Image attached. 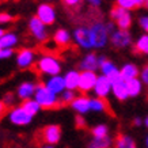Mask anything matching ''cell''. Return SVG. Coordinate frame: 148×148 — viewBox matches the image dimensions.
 Wrapping results in <instances>:
<instances>
[{"instance_id":"obj_1","label":"cell","mask_w":148,"mask_h":148,"mask_svg":"<svg viewBox=\"0 0 148 148\" xmlns=\"http://www.w3.org/2000/svg\"><path fill=\"white\" fill-rule=\"evenodd\" d=\"M36 68L41 75L48 77V76H54V75H61L63 64H61V60L57 56L46 53V54H41L40 57L37 58Z\"/></svg>"},{"instance_id":"obj_2","label":"cell","mask_w":148,"mask_h":148,"mask_svg":"<svg viewBox=\"0 0 148 148\" xmlns=\"http://www.w3.org/2000/svg\"><path fill=\"white\" fill-rule=\"evenodd\" d=\"M34 99H36L37 103L41 106V109H46V110L56 109V108H58V106H61L58 95L53 94L50 90H48L42 83L37 84L36 92H34Z\"/></svg>"},{"instance_id":"obj_3","label":"cell","mask_w":148,"mask_h":148,"mask_svg":"<svg viewBox=\"0 0 148 148\" xmlns=\"http://www.w3.org/2000/svg\"><path fill=\"white\" fill-rule=\"evenodd\" d=\"M88 29L91 33L94 49H103L109 44V38H110V34L106 29V22L95 21L88 25Z\"/></svg>"},{"instance_id":"obj_4","label":"cell","mask_w":148,"mask_h":148,"mask_svg":"<svg viewBox=\"0 0 148 148\" xmlns=\"http://www.w3.org/2000/svg\"><path fill=\"white\" fill-rule=\"evenodd\" d=\"M72 34V41L75 42V45L79 46L83 50H92V38H91V33L88 29V25H82L73 29Z\"/></svg>"},{"instance_id":"obj_5","label":"cell","mask_w":148,"mask_h":148,"mask_svg":"<svg viewBox=\"0 0 148 148\" xmlns=\"http://www.w3.org/2000/svg\"><path fill=\"white\" fill-rule=\"evenodd\" d=\"M5 116H7V120L10 124H12L14 126H19V128L30 125L33 121V117L21 105H16V106L8 109Z\"/></svg>"},{"instance_id":"obj_6","label":"cell","mask_w":148,"mask_h":148,"mask_svg":"<svg viewBox=\"0 0 148 148\" xmlns=\"http://www.w3.org/2000/svg\"><path fill=\"white\" fill-rule=\"evenodd\" d=\"M27 29H29L30 36H32L33 38H34V41H37V42L42 44V42H46V41L49 40V30H48V26L41 22L36 15L29 19V22H27Z\"/></svg>"},{"instance_id":"obj_7","label":"cell","mask_w":148,"mask_h":148,"mask_svg":"<svg viewBox=\"0 0 148 148\" xmlns=\"http://www.w3.org/2000/svg\"><path fill=\"white\" fill-rule=\"evenodd\" d=\"M109 15H110V21L116 23L117 29H121V30H129L132 23H133L132 12L128 10L121 8V7L112 8Z\"/></svg>"},{"instance_id":"obj_8","label":"cell","mask_w":148,"mask_h":148,"mask_svg":"<svg viewBox=\"0 0 148 148\" xmlns=\"http://www.w3.org/2000/svg\"><path fill=\"white\" fill-rule=\"evenodd\" d=\"M109 44L116 48V49H126L133 44V37L129 30H121V29H116L114 32L110 34L109 38Z\"/></svg>"},{"instance_id":"obj_9","label":"cell","mask_w":148,"mask_h":148,"mask_svg":"<svg viewBox=\"0 0 148 148\" xmlns=\"http://www.w3.org/2000/svg\"><path fill=\"white\" fill-rule=\"evenodd\" d=\"M37 58L38 57L36 50L30 48H22L15 53V64L19 69H30L36 65Z\"/></svg>"},{"instance_id":"obj_10","label":"cell","mask_w":148,"mask_h":148,"mask_svg":"<svg viewBox=\"0 0 148 148\" xmlns=\"http://www.w3.org/2000/svg\"><path fill=\"white\" fill-rule=\"evenodd\" d=\"M98 64H99V72L101 75L106 76L110 82L116 80L117 77H120V68L113 63L112 60H109L105 54H98Z\"/></svg>"},{"instance_id":"obj_11","label":"cell","mask_w":148,"mask_h":148,"mask_svg":"<svg viewBox=\"0 0 148 148\" xmlns=\"http://www.w3.org/2000/svg\"><path fill=\"white\" fill-rule=\"evenodd\" d=\"M61 128L57 124H49L41 130V140L48 145H56L61 141Z\"/></svg>"},{"instance_id":"obj_12","label":"cell","mask_w":148,"mask_h":148,"mask_svg":"<svg viewBox=\"0 0 148 148\" xmlns=\"http://www.w3.org/2000/svg\"><path fill=\"white\" fill-rule=\"evenodd\" d=\"M36 16L46 26H52L57 19V11L50 3H41L37 7Z\"/></svg>"},{"instance_id":"obj_13","label":"cell","mask_w":148,"mask_h":148,"mask_svg":"<svg viewBox=\"0 0 148 148\" xmlns=\"http://www.w3.org/2000/svg\"><path fill=\"white\" fill-rule=\"evenodd\" d=\"M37 84H38V83H36L34 80H23L22 83L16 87V91H15L16 98H18L21 102L34 98V92H36Z\"/></svg>"},{"instance_id":"obj_14","label":"cell","mask_w":148,"mask_h":148,"mask_svg":"<svg viewBox=\"0 0 148 148\" xmlns=\"http://www.w3.org/2000/svg\"><path fill=\"white\" fill-rule=\"evenodd\" d=\"M79 71L80 72H97L99 71L98 54L95 52H87L79 61Z\"/></svg>"},{"instance_id":"obj_15","label":"cell","mask_w":148,"mask_h":148,"mask_svg":"<svg viewBox=\"0 0 148 148\" xmlns=\"http://www.w3.org/2000/svg\"><path fill=\"white\" fill-rule=\"evenodd\" d=\"M92 92L95 94L97 98L106 99L109 95L112 94V82L109 80L106 76H103V75H98Z\"/></svg>"},{"instance_id":"obj_16","label":"cell","mask_w":148,"mask_h":148,"mask_svg":"<svg viewBox=\"0 0 148 148\" xmlns=\"http://www.w3.org/2000/svg\"><path fill=\"white\" fill-rule=\"evenodd\" d=\"M97 72H80V77H79V86L77 90L82 94H87L90 91L94 90L95 82H97Z\"/></svg>"},{"instance_id":"obj_17","label":"cell","mask_w":148,"mask_h":148,"mask_svg":"<svg viewBox=\"0 0 148 148\" xmlns=\"http://www.w3.org/2000/svg\"><path fill=\"white\" fill-rule=\"evenodd\" d=\"M90 102H91L90 97H87L86 94H82V95H76V98L72 101L69 106L77 116H86L87 113H90Z\"/></svg>"},{"instance_id":"obj_18","label":"cell","mask_w":148,"mask_h":148,"mask_svg":"<svg viewBox=\"0 0 148 148\" xmlns=\"http://www.w3.org/2000/svg\"><path fill=\"white\" fill-rule=\"evenodd\" d=\"M42 84L56 95H60L61 92H64V91L67 90V88H65V83H64L63 75H54V76L45 77V80H44Z\"/></svg>"},{"instance_id":"obj_19","label":"cell","mask_w":148,"mask_h":148,"mask_svg":"<svg viewBox=\"0 0 148 148\" xmlns=\"http://www.w3.org/2000/svg\"><path fill=\"white\" fill-rule=\"evenodd\" d=\"M112 94L114 95V98L121 101V102L129 98L128 90H126V82L121 76L117 77L116 80L112 82Z\"/></svg>"},{"instance_id":"obj_20","label":"cell","mask_w":148,"mask_h":148,"mask_svg":"<svg viewBox=\"0 0 148 148\" xmlns=\"http://www.w3.org/2000/svg\"><path fill=\"white\" fill-rule=\"evenodd\" d=\"M65 88L71 91H76L79 86V77H80V71L79 69H68L63 75Z\"/></svg>"},{"instance_id":"obj_21","label":"cell","mask_w":148,"mask_h":148,"mask_svg":"<svg viewBox=\"0 0 148 148\" xmlns=\"http://www.w3.org/2000/svg\"><path fill=\"white\" fill-rule=\"evenodd\" d=\"M53 42L60 48H65V46L71 45L72 42V34L68 32L67 29H57L53 33Z\"/></svg>"},{"instance_id":"obj_22","label":"cell","mask_w":148,"mask_h":148,"mask_svg":"<svg viewBox=\"0 0 148 148\" xmlns=\"http://www.w3.org/2000/svg\"><path fill=\"white\" fill-rule=\"evenodd\" d=\"M19 41V36L15 32H5L0 38V49H15Z\"/></svg>"},{"instance_id":"obj_23","label":"cell","mask_w":148,"mask_h":148,"mask_svg":"<svg viewBox=\"0 0 148 148\" xmlns=\"http://www.w3.org/2000/svg\"><path fill=\"white\" fill-rule=\"evenodd\" d=\"M140 69L139 67L133 63H128L124 64L121 68H120V75L124 80H129V79H135V77H139Z\"/></svg>"},{"instance_id":"obj_24","label":"cell","mask_w":148,"mask_h":148,"mask_svg":"<svg viewBox=\"0 0 148 148\" xmlns=\"http://www.w3.org/2000/svg\"><path fill=\"white\" fill-rule=\"evenodd\" d=\"M126 82V90H128V95L129 98H137L141 92H143V83L140 82L139 77H135V79H129Z\"/></svg>"},{"instance_id":"obj_25","label":"cell","mask_w":148,"mask_h":148,"mask_svg":"<svg viewBox=\"0 0 148 148\" xmlns=\"http://www.w3.org/2000/svg\"><path fill=\"white\" fill-rule=\"evenodd\" d=\"M114 145V140L110 135L106 137H101V139H92L88 141L87 148H112Z\"/></svg>"},{"instance_id":"obj_26","label":"cell","mask_w":148,"mask_h":148,"mask_svg":"<svg viewBox=\"0 0 148 148\" xmlns=\"http://www.w3.org/2000/svg\"><path fill=\"white\" fill-rule=\"evenodd\" d=\"M114 148H137V145L132 136L121 133L114 141Z\"/></svg>"},{"instance_id":"obj_27","label":"cell","mask_w":148,"mask_h":148,"mask_svg":"<svg viewBox=\"0 0 148 148\" xmlns=\"http://www.w3.org/2000/svg\"><path fill=\"white\" fill-rule=\"evenodd\" d=\"M21 106H22V108L25 109V110H26V112L29 113L33 118H34V117H36L37 114L41 112V110H42V109H41V106L37 103V101L34 98L27 99V101H23V102L21 103Z\"/></svg>"},{"instance_id":"obj_28","label":"cell","mask_w":148,"mask_h":148,"mask_svg":"<svg viewBox=\"0 0 148 148\" xmlns=\"http://www.w3.org/2000/svg\"><path fill=\"white\" fill-rule=\"evenodd\" d=\"M135 49L137 53L148 56V33H144L135 41Z\"/></svg>"},{"instance_id":"obj_29","label":"cell","mask_w":148,"mask_h":148,"mask_svg":"<svg viewBox=\"0 0 148 148\" xmlns=\"http://www.w3.org/2000/svg\"><path fill=\"white\" fill-rule=\"evenodd\" d=\"M110 135V128L108 124H98L91 128V136L94 139H101V137H106Z\"/></svg>"},{"instance_id":"obj_30","label":"cell","mask_w":148,"mask_h":148,"mask_svg":"<svg viewBox=\"0 0 148 148\" xmlns=\"http://www.w3.org/2000/svg\"><path fill=\"white\" fill-rule=\"evenodd\" d=\"M108 110V105H106V101L105 99H101V98H91V102H90V112H94V113H103Z\"/></svg>"},{"instance_id":"obj_31","label":"cell","mask_w":148,"mask_h":148,"mask_svg":"<svg viewBox=\"0 0 148 148\" xmlns=\"http://www.w3.org/2000/svg\"><path fill=\"white\" fill-rule=\"evenodd\" d=\"M116 3H117V7H121V8L128 10V11H132V10L143 5L141 0H116Z\"/></svg>"},{"instance_id":"obj_32","label":"cell","mask_w":148,"mask_h":148,"mask_svg":"<svg viewBox=\"0 0 148 148\" xmlns=\"http://www.w3.org/2000/svg\"><path fill=\"white\" fill-rule=\"evenodd\" d=\"M16 101H18V98H16V95L14 94V92H5V94L3 95V98H1V102H3V105H4L7 109H11V108H14V106H16V105H18Z\"/></svg>"},{"instance_id":"obj_33","label":"cell","mask_w":148,"mask_h":148,"mask_svg":"<svg viewBox=\"0 0 148 148\" xmlns=\"http://www.w3.org/2000/svg\"><path fill=\"white\" fill-rule=\"evenodd\" d=\"M58 98H60V103L61 105H71L72 101L76 98V92L71 90H65L64 92H61L58 95Z\"/></svg>"},{"instance_id":"obj_34","label":"cell","mask_w":148,"mask_h":148,"mask_svg":"<svg viewBox=\"0 0 148 148\" xmlns=\"http://www.w3.org/2000/svg\"><path fill=\"white\" fill-rule=\"evenodd\" d=\"M139 79H140V82L143 83V86H147L148 87V64L144 65V67L140 69Z\"/></svg>"},{"instance_id":"obj_35","label":"cell","mask_w":148,"mask_h":148,"mask_svg":"<svg viewBox=\"0 0 148 148\" xmlns=\"http://www.w3.org/2000/svg\"><path fill=\"white\" fill-rule=\"evenodd\" d=\"M14 16L8 12H0V26L3 27L4 25H8V23L12 22Z\"/></svg>"},{"instance_id":"obj_36","label":"cell","mask_w":148,"mask_h":148,"mask_svg":"<svg viewBox=\"0 0 148 148\" xmlns=\"http://www.w3.org/2000/svg\"><path fill=\"white\" fill-rule=\"evenodd\" d=\"M14 56V49H0V60H10Z\"/></svg>"},{"instance_id":"obj_37","label":"cell","mask_w":148,"mask_h":148,"mask_svg":"<svg viewBox=\"0 0 148 148\" xmlns=\"http://www.w3.org/2000/svg\"><path fill=\"white\" fill-rule=\"evenodd\" d=\"M139 26L144 30V33H148V15H141V16H140Z\"/></svg>"},{"instance_id":"obj_38","label":"cell","mask_w":148,"mask_h":148,"mask_svg":"<svg viewBox=\"0 0 148 148\" xmlns=\"http://www.w3.org/2000/svg\"><path fill=\"white\" fill-rule=\"evenodd\" d=\"M75 124H76V126L77 128H84L86 126V118H84V116H76L75 117Z\"/></svg>"},{"instance_id":"obj_39","label":"cell","mask_w":148,"mask_h":148,"mask_svg":"<svg viewBox=\"0 0 148 148\" xmlns=\"http://www.w3.org/2000/svg\"><path fill=\"white\" fill-rule=\"evenodd\" d=\"M83 1H86L87 4H90L91 7H95V8L102 5V0H83Z\"/></svg>"},{"instance_id":"obj_40","label":"cell","mask_w":148,"mask_h":148,"mask_svg":"<svg viewBox=\"0 0 148 148\" xmlns=\"http://www.w3.org/2000/svg\"><path fill=\"white\" fill-rule=\"evenodd\" d=\"M82 0H63V3L68 7H76V5L80 4Z\"/></svg>"},{"instance_id":"obj_41","label":"cell","mask_w":148,"mask_h":148,"mask_svg":"<svg viewBox=\"0 0 148 148\" xmlns=\"http://www.w3.org/2000/svg\"><path fill=\"white\" fill-rule=\"evenodd\" d=\"M133 125L135 126H141L143 125V118H140V117H135V118H133Z\"/></svg>"},{"instance_id":"obj_42","label":"cell","mask_w":148,"mask_h":148,"mask_svg":"<svg viewBox=\"0 0 148 148\" xmlns=\"http://www.w3.org/2000/svg\"><path fill=\"white\" fill-rule=\"evenodd\" d=\"M5 112H7V108H5L4 105H3V102H1V99H0V118L4 116Z\"/></svg>"},{"instance_id":"obj_43","label":"cell","mask_w":148,"mask_h":148,"mask_svg":"<svg viewBox=\"0 0 148 148\" xmlns=\"http://www.w3.org/2000/svg\"><path fill=\"white\" fill-rule=\"evenodd\" d=\"M143 125L145 126V128H148V116H145L143 118Z\"/></svg>"},{"instance_id":"obj_44","label":"cell","mask_w":148,"mask_h":148,"mask_svg":"<svg viewBox=\"0 0 148 148\" xmlns=\"http://www.w3.org/2000/svg\"><path fill=\"white\" fill-rule=\"evenodd\" d=\"M41 148H56V145H48V144H44Z\"/></svg>"},{"instance_id":"obj_45","label":"cell","mask_w":148,"mask_h":148,"mask_svg":"<svg viewBox=\"0 0 148 148\" xmlns=\"http://www.w3.org/2000/svg\"><path fill=\"white\" fill-rule=\"evenodd\" d=\"M4 33H5V30H4V29H3L1 26H0V38L3 37V34H4Z\"/></svg>"},{"instance_id":"obj_46","label":"cell","mask_w":148,"mask_h":148,"mask_svg":"<svg viewBox=\"0 0 148 148\" xmlns=\"http://www.w3.org/2000/svg\"><path fill=\"white\" fill-rule=\"evenodd\" d=\"M145 148H148V135H147V137H145Z\"/></svg>"},{"instance_id":"obj_47","label":"cell","mask_w":148,"mask_h":148,"mask_svg":"<svg viewBox=\"0 0 148 148\" xmlns=\"http://www.w3.org/2000/svg\"><path fill=\"white\" fill-rule=\"evenodd\" d=\"M141 1H143V5H145L148 3V0H141Z\"/></svg>"},{"instance_id":"obj_48","label":"cell","mask_w":148,"mask_h":148,"mask_svg":"<svg viewBox=\"0 0 148 148\" xmlns=\"http://www.w3.org/2000/svg\"><path fill=\"white\" fill-rule=\"evenodd\" d=\"M44 1H45V3H48V1H50V0H44Z\"/></svg>"},{"instance_id":"obj_49","label":"cell","mask_w":148,"mask_h":148,"mask_svg":"<svg viewBox=\"0 0 148 148\" xmlns=\"http://www.w3.org/2000/svg\"><path fill=\"white\" fill-rule=\"evenodd\" d=\"M0 1H3V0H0Z\"/></svg>"}]
</instances>
